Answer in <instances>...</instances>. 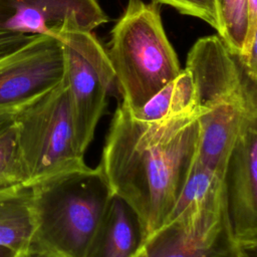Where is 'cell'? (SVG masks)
<instances>
[{
    "instance_id": "cell-15",
    "label": "cell",
    "mask_w": 257,
    "mask_h": 257,
    "mask_svg": "<svg viewBox=\"0 0 257 257\" xmlns=\"http://www.w3.org/2000/svg\"><path fill=\"white\" fill-rule=\"evenodd\" d=\"M23 184L28 181L12 123L0 134V189Z\"/></svg>"
},
{
    "instance_id": "cell-3",
    "label": "cell",
    "mask_w": 257,
    "mask_h": 257,
    "mask_svg": "<svg viewBox=\"0 0 257 257\" xmlns=\"http://www.w3.org/2000/svg\"><path fill=\"white\" fill-rule=\"evenodd\" d=\"M106 54L121 103L141 107L181 72L156 2L128 0L110 31Z\"/></svg>"
},
{
    "instance_id": "cell-6",
    "label": "cell",
    "mask_w": 257,
    "mask_h": 257,
    "mask_svg": "<svg viewBox=\"0 0 257 257\" xmlns=\"http://www.w3.org/2000/svg\"><path fill=\"white\" fill-rule=\"evenodd\" d=\"M61 42L36 35L0 60V113L15 112L49 91L64 78Z\"/></svg>"
},
{
    "instance_id": "cell-20",
    "label": "cell",
    "mask_w": 257,
    "mask_h": 257,
    "mask_svg": "<svg viewBox=\"0 0 257 257\" xmlns=\"http://www.w3.org/2000/svg\"><path fill=\"white\" fill-rule=\"evenodd\" d=\"M20 257H54V256H50V255H47V254L40 253V252H37V251L29 249L26 253L21 254Z\"/></svg>"
},
{
    "instance_id": "cell-12",
    "label": "cell",
    "mask_w": 257,
    "mask_h": 257,
    "mask_svg": "<svg viewBox=\"0 0 257 257\" xmlns=\"http://www.w3.org/2000/svg\"><path fill=\"white\" fill-rule=\"evenodd\" d=\"M145 241L136 212L121 198L112 194L85 257H134Z\"/></svg>"
},
{
    "instance_id": "cell-14",
    "label": "cell",
    "mask_w": 257,
    "mask_h": 257,
    "mask_svg": "<svg viewBox=\"0 0 257 257\" xmlns=\"http://www.w3.org/2000/svg\"><path fill=\"white\" fill-rule=\"evenodd\" d=\"M218 36L235 53L241 54L250 31L249 0H215Z\"/></svg>"
},
{
    "instance_id": "cell-2",
    "label": "cell",
    "mask_w": 257,
    "mask_h": 257,
    "mask_svg": "<svg viewBox=\"0 0 257 257\" xmlns=\"http://www.w3.org/2000/svg\"><path fill=\"white\" fill-rule=\"evenodd\" d=\"M30 187L35 228L29 249L85 257L112 195L99 167L62 171Z\"/></svg>"
},
{
    "instance_id": "cell-1",
    "label": "cell",
    "mask_w": 257,
    "mask_h": 257,
    "mask_svg": "<svg viewBox=\"0 0 257 257\" xmlns=\"http://www.w3.org/2000/svg\"><path fill=\"white\" fill-rule=\"evenodd\" d=\"M204 110L159 121L136 118L121 102L114 111L98 167L138 215L146 240L164 226L188 179Z\"/></svg>"
},
{
    "instance_id": "cell-7",
    "label": "cell",
    "mask_w": 257,
    "mask_h": 257,
    "mask_svg": "<svg viewBox=\"0 0 257 257\" xmlns=\"http://www.w3.org/2000/svg\"><path fill=\"white\" fill-rule=\"evenodd\" d=\"M185 68L192 76L199 106L230 99L257 105V76L219 36L198 39L188 53Z\"/></svg>"
},
{
    "instance_id": "cell-8",
    "label": "cell",
    "mask_w": 257,
    "mask_h": 257,
    "mask_svg": "<svg viewBox=\"0 0 257 257\" xmlns=\"http://www.w3.org/2000/svg\"><path fill=\"white\" fill-rule=\"evenodd\" d=\"M108 21L97 0H0V31L56 37Z\"/></svg>"
},
{
    "instance_id": "cell-17",
    "label": "cell",
    "mask_w": 257,
    "mask_h": 257,
    "mask_svg": "<svg viewBox=\"0 0 257 257\" xmlns=\"http://www.w3.org/2000/svg\"><path fill=\"white\" fill-rule=\"evenodd\" d=\"M36 35L0 31V60L29 42Z\"/></svg>"
},
{
    "instance_id": "cell-19",
    "label": "cell",
    "mask_w": 257,
    "mask_h": 257,
    "mask_svg": "<svg viewBox=\"0 0 257 257\" xmlns=\"http://www.w3.org/2000/svg\"><path fill=\"white\" fill-rule=\"evenodd\" d=\"M21 253L7 247L0 245V257H20Z\"/></svg>"
},
{
    "instance_id": "cell-16",
    "label": "cell",
    "mask_w": 257,
    "mask_h": 257,
    "mask_svg": "<svg viewBox=\"0 0 257 257\" xmlns=\"http://www.w3.org/2000/svg\"><path fill=\"white\" fill-rule=\"evenodd\" d=\"M153 2L170 5L182 14L202 19L218 31L219 20L215 0H153Z\"/></svg>"
},
{
    "instance_id": "cell-9",
    "label": "cell",
    "mask_w": 257,
    "mask_h": 257,
    "mask_svg": "<svg viewBox=\"0 0 257 257\" xmlns=\"http://www.w3.org/2000/svg\"><path fill=\"white\" fill-rule=\"evenodd\" d=\"M223 189L227 216L236 242L257 246V120L241 133L230 155Z\"/></svg>"
},
{
    "instance_id": "cell-13",
    "label": "cell",
    "mask_w": 257,
    "mask_h": 257,
    "mask_svg": "<svg viewBox=\"0 0 257 257\" xmlns=\"http://www.w3.org/2000/svg\"><path fill=\"white\" fill-rule=\"evenodd\" d=\"M30 185L0 189V245L26 253L34 234Z\"/></svg>"
},
{
    "instance_id": "cell-21",
    "label": "cell",
    "mask_w": 257,
    "mask_h": 257,
    "mask_svg": "<svg viewBox=\"0 0 257 257\" xmlns=\"http://www.w3.org/2000/svg\"><path fill=\"white\" fill-rule=\"evenodd\" d=\"M134 257H146V253H145V250H144V246L142 247V249H141Z\"/></svg>"
},
{
    "instance_id": "cell-4",
    "label": "cell",
    "mask_w": 257,
    "mask_h": 257,
    "mask_svg": "<svg viewBox=\"0 0 257 257\" xmlns=\"http://www.w3.org/2000/svg\"><path fill=\"white\" fill-rule=\"evenodd\" d=\"M13 124L28 185L86 165L75 146L65 74L55 87L16 110Z\"/></svg>"
},
{
    "instance_id": "cell-5",
    "label": "cell",
    "mask_w": 257,
    "mask_h": 257,
    "mask_svg": "<svg viewBox=\"0 0 257 257\" xmlns=\"http://www.w3.org/2000/svg\"><path fill=\"white\" fill-rule=\"evenodd\" d=\"M57 38L64 52L75 146L83 157L105 110L114 73L105 49L90 31L66 30Z\"/></svg>"
},
{
    "instance_id": "cell-11",
    "label": "cell",
    "mask_w": 257,
    "mask_h": 257,
    "mask_svg": "<svg viewBox=\"0 0 257 257\" xmlns=\"http://www.w3.org/2000/svg\"><path fill=\"white\" fill-rule=\"evenodd\" d=\"M144 250L146 257H256V248H244L236 242L229 220L192 232L166 224L146 240Z\"/></svg>"
},
{
    "instance_id": "cell-10",
    "label": "cell",
    "mask_w": 257,
    "mask_h": 257,
    "mask_svg": "<svg viewBox=\"0 0 257 257\" xmlns=\"http://www.w3.org/2000/svg\"><path fill=\"white\" fill-rule=\"evenodd\" d=\"M257 120V105L241 99L218 101L199 115L193 165L224 177L230 155L245 126Z\"/></svg>"
},
{
    "instance_id": "cell-18",
    "label": "cell",
    "mask_w": 257,
    "mask_h": 257,
    "mask_svg": "<svg viewBox=\"0 0 257 257\" xmlns=\"http://www.w3.org/2000/svg\"><path fill=\"white\" fill-rule=\"evenodd\" d=\"M14 121V112L0 113V134L10 126Z\"/></svg>"
}]
</instances>
